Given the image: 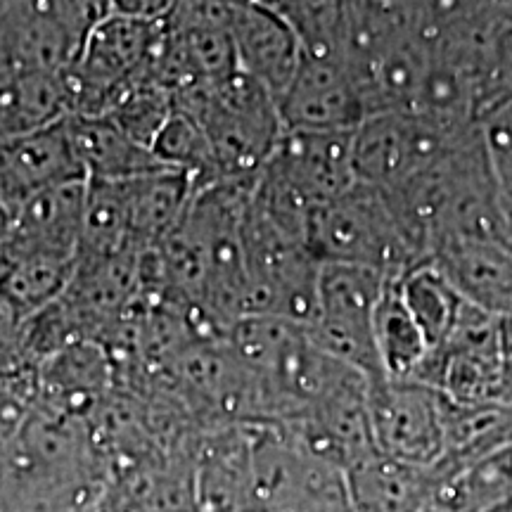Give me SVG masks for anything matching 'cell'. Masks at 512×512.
Listing matches in <instances>:
<instances>
[{"mask_svg":"<svg viewBox=\"0 0 512 512\" xmlns=\"http://www.w3.org/2000/svg\"><path fill=\"white\" fill-rule=\"evenodd\" d=\"M382 192L418 261H430L453 240H498L501 178L482 124L406 183Z\"/></svg>","mask_w":512,"mask_h":512,"instance_id":"obj_1","label":"cell"},{"mask_svg":"<svg viewBox=\"0 0 512 512\" xmlns=\"http://www.w3.org/2000/svg\"><path fill=\"white\" fill-rule=\"evenodd\" d=\"M174 107L202 128L219 181L259 176L285 136L278 100L240 69L181 88Z\"/></svg>","mask_w":512,"mask_h":512,"instance_id":"obj_2","label":"cell"},{"mask_svg":"<svg viewBox=\"0 0 512 512\" xmlns=\"http://www.w3.org/2000/svg\"><path fill=\"white\" fill-rule=\"evenodd\" d=\"M306 242L320 264L370 268L387 280L420 264L387 195L363 183L313 211Z\"/></svg>","mask_w":512,"mask_h":512,"instance_id":"obj_3","label":"cell"},{"mask_svg":"<svg viewBox=\"0 0 512 512\" xmlns=\"http://www.w3.org/2000/svg\"><path fill=\"white\" fill-rule=\"evenodd\" d=\"M247 512H354V503L344 470L256 425Z\"/></svg>","mask_w":512,"mask_h":512,"instance_id":"obj_4","label":"cell"},{"mask_svg":"<svg viewBox=\"0 0 512 512\" xmlns=\"http://www.w3.org/2000/svg\"><path fill=\"white\" fill-rule=\"evenodd\" d=\"M389 280L370 268L320 264L316 316L306 328L311 342L337 361L384 380L375 351V309Z\"/></svg>","mask_w":512,"mask_h":512,"instance_id":"obj_5","label":"cell"},{"mask_svg":"<svg viewBox=\"0 0 512 512\" xmlns=\"http://www.w3.org/2000/svg\"><path fill=\"white\" fill-rule=\"evenodd\" d=\"M477 126L453 128L422 112L370 114L351 133V169L356 183L392 190L430 166Z\"/></svg>","mask_w":512,"mask_h":512,"instance_id":"obj_6","label":"cell"},{"mask_svg":"<svg viewBox=\"0 0 512 512\" xmlns=\"http://www.w3.org/2000/svg\"><path fill=\"white\" fill-rule=\"evenodd\" d=\"M415 380L458 403L501 401L503 339L498 318L467 302L456 330L430 351Z\"/></svg>","mask_w":512,"mask_h":512,"instance_id":"obj_7","label":"cell"},{"mask_svg":"<svg viewBox=\"0 0 512 512\" xmlns=\"http://www.w3.org/2000/svg\"><path fill=\"white\" fill-rule=\"evenodd\" d=\"M368 418L384 456L430 467L444 456V396L418 380L370 382Z\"/></svg>","mask_w":512,"mask_h":512,"instance_id":"obj_8","label":"cell"},{"mask_svg":"<svg viewBox=\"0 0 512 512\" xmlns=\"http://www.w3.org/2000/svg\"><path fill=\"white\" fill-rule=\"evenodd\" d=\"M278 107L285 131L351 133L368 117L361 88L342 57L304 53Z\"/></svg>","mask_w":512,"mask_h":512,"instance_id":"obj_9","label":"cell"},{"mask_svg":"<svg viewBox=\"0 0 512 512\" xmlns=\"http://www.w3.org/2000/svg\"><path fill=\"white\" fill-rule=\"evenodd\" d=\"M69 181H86L76 157L67 119L0 138V209L8 214L36 192Z\"/></svg>","mask_w":512,"mask_h":512,"instance_id":"obj_10","label":"cell"},{"mask_svg":"<svg viewBox=\"0 0 512 512\" xmlns=\"http://www.w3.org/2000/svg\"><path fill=\"white\" fill-rule=\"evenodd\" d=\"M86 197L88 181H69L36 192L10 214L0 247L12 254L76 261L86 219Z\"/></svg>","mask_w":512,"mask_h":512,"instance_id":"obj_11","label":"cell"},{"mask_svg":"<svg viewBox=\"0 0 512 512\" xmlns=\"http://www.w3.org/2000/svg\"><path fill=\"white\" fill-rule=\"evenodd\" d=\"M230 38L240 72L261 83L275 100L283 98L304 57L287 19L261 0H247L233 12Z\"/></svg>","mask_w":512,"mask_h":512,"instance_id":"obj_12","label":"cell"},{"mask_svg":"<svg viewBox=\"0 0 512 512\" xmlns=\"http://www.w3.org/2000/svg\"><path fill=\"white\" fill-rule=\"evenodd\" d=\"M432 261L470 304L496 318L512 309V252L501 240H453Z\"/></svg>","mask_w":512,"mask_h":512,"instance_id":"obj_13","label":"cell"},{"mask_svg":"<svg viewBox=\"0 0 512 512\" xmlns=\"http://www.w3.org/2000/svg\"><path fill=\"white\" fill-rule=\"evenodd\" d=\"M344 475L354 512H425L437 484L432 465L401 463L380 451H373Z\"/></svg>","mask_w":512,"mask_h":512,"instance_id":"obj_14","label":"cell"},{"mask_svg":"<svg viewBox=\"0 0 512 512\" xmlns=\"http://www.w3.org/2000/svg\"><path fill=\"white\" fill-rule=\"evenodd\" d=\"M121 188H124L133 245L140 252L155 249L178 226L192 197L197 195L192 178L174 169L126 178L121 181Z\"/></svg>","mask_w":512,"mask_h":512,"instance_id":"obj_15","label":"cell"},{"mask_svg":"<svg viewBox=\"0 0 512 512\" xmlns=\"http://www.w3.org/2000/svg\"><path fill=\"white\" fill-rule=\"evenodd\" d=\"M67 126L86 181H126L166 169L157 162L150 147L126 136L105 114L67 117Z\"/></svg>","mask_w":512,"mask_h":512,"instance_id":"obj_16","label":"cell"},{"mask_svg":"<svg viewBox=\"0 0 512 512\" xmlns=\"http://www.w3.org/2000/svg\"><path fill=\"white\" fill-rule=\"evenodd\" d=\"M510 444V403H458L444 396V456L434 463L439 472H456Z\"/></svg>","mask_w":512,"mask_h":512,"instance_id":"obj_17","label":"cell"},{"mask_svg":"<svg viewBox=\"0 0 512 512\" xmlns=\"http://www.w3.org/2000/svg\"><path fill=\"white\" fill-rule=\"evenodd\" d=\"M434 467V465H432ZM425 512H494L512 503V444L456 472H439Z\"/></svg>","mask_w":512,"mask_h":512,"instance_id":"obj_18","label":"cell"},{"mask_svg":"<svg viewBox=\"0 0 512 512\" xmlns=\"http://www.w3.org/2000/svg\"><path fill=\"white\" fill-rule=\"evenodd\" d=\"M396 287L425 335L430 351L441 347L451 332L456 330L460 316H463L467 299L453 287L444 271L434 261H420L411 271L396 278Z\"/></svg>","mask_w":512,"mask_h":512,"instance_id":"obj_19","label":"cell"},{"mask_svg":"<svg viewBox=\"0 0 512 512\" xmlns=\"http://www.w3.org/2000/svg\"><path fill=\"white\" fill-rule=\"evenodd\" d=\"M375 351L384 380H415L430 356V344L403 304L396 280H389L375 309Z\"/></svg>","mask_w":512,"mask_h":512,"instance_id":"obj_20","label":"cell"},{"mask_svg":"<svg viewBox=\"0 0 512 512\" xmlns=\"http://www.w3.org/2000/svg\"><path fill=\"white\" fill-rule=\"evenodd\" d=\"M171 112H174V93L157 83L136 79L105 112V117L112 119L126 136L152 150Z\"/></svg>","mask_w":512,"mask_h":512,"instance_id":"obj_21","label":"cell"},{"mask_svg":"<svg viewBox=\"0 0 512 512\" xmlns=\"http://www.w3.org/2000/svg\"><path fill=\"white\" fill-rule=\"evenodd\" d=\"M38 10L53 17L83 48L86 38L112 15V0H29Z\"/></svg>","mask_w":512,"mask_h":512,"instance_id":"obj_22","label":"cell"},{"mask_svg":"<svg viewBox=\"0 0 512 512\" xmlns=\"http://www.w3.org/2000/svg\"><path fill=\"white\" fill-rule=\"evenodd\" d=\"M479 124L498 178H512V95L491 107Z\"/></svg>","mask_w":512,"mask_h":512,"instance_id":"obj_23","label":"cell"},{"mask_svg":"<svg viewBox=\"0 0 512 512\" xmlns=\"http://www.w3.org/2000/svg\"><path fill=\"white\" fill-rule=\"evenodd\" d=\"M176 0H112V12L140 22H166Z\"/></svg>","mask_w":512,"mask_h":512,"instance_id":"obj_24","label":"cell"},{"mask_svg":"<svg viewBox=\"0 0 512 512\" xmlns=\"http://www.w3.org/2000/svg\"><path fill=\"white\" fill-rule=\"evenodd\" d=\"M501 223H498V240L512 252V178L501 181Z\"/></svg>","mask_w":512,"mask_h":512,"instance_id":"obj_25","label":"cell"},{"mask_svg":"<svg viewBox=\"0 0 512 512\" xmlns=\"http://www.w3.org/2000/svg\"><path fill=\"white\" fill-rule=\"evenodd\" d=\"M223 3H230V5H240V3H247V0H223Z\"/></svg>","mask_w":512,"mask_h":512,"instance_id":"obj_26","label":"cell"},{"mask_svg":"<svg viewBox=\"0 0 512 512\" xmlns=\"http://www.w3.org/2000/svg\"><path fill=\"white\" fill-rule=\"evenodd\" d=\"M494 512H512V503L505 505V508H501V510H494Z\"/></svg>","mask_w":512,"mask_h":512,"instance_id":"obj_27","label":"cell"}]
</instances>
